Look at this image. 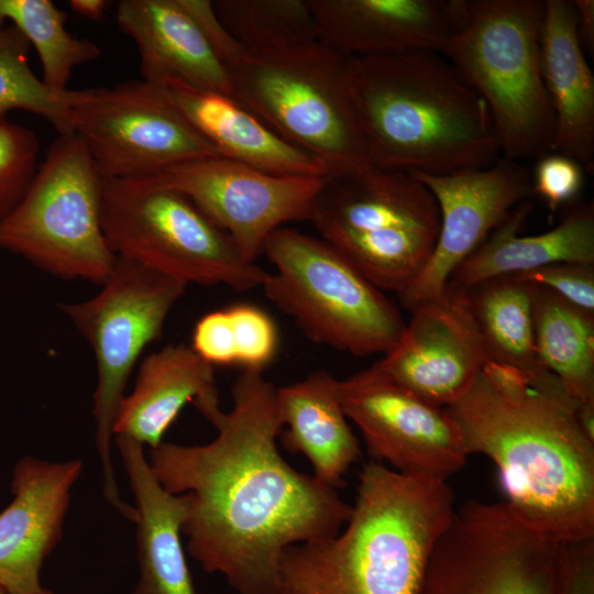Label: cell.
I'll return each mask as SVG.
<instances>
[{
	"label": "cell",
	"instance_id": "cell-39",
	"mask_svg": "<svg viewBox=\"0 0 594 594\" xmlns=\"http://www.w3.org/2000/svg\"><path fill=\"white\" fill-rule=\"evenodd\" d=\"M0 594H4V593L0 590ZM40 594H55V593L52 592L50 588L43 587Z\"/></svg>",
	"mask_w": 594,
	"mask_h": 594
},
{
	"label": "cell",
	"instance_id": "cell-14",
	"mask_svg": "<svg viewBox=\"0 0 594 594\" xmlns=\"http://www.w3.org/2000/svg\"><path fill=\"white\" fill-rule=\"evenodd\" d=\"M189 197L255 263L268 235L310 220L326 177L277 175L222 157L196 160L148 177Z\"/></svg>",
	"mask_w": 594,
	"mask_h": 594
},
{
	"label": "cell",
	"instance_id": "cell-36",
	"mask_svg": "<svg viewBox=\"0 0 594 594\" xmlns=\"http://www.w3.org/2000/svg\"><path fill=\"white\" fill-rule=\"evenodd\" d=\"M561 594H594V538L564 544Z\"/></svg>",
	"mask_w": 594,
	"mask_h": 594
},
{
	"label": "cell",
	"instance_id": "cell-30",
	"mask_svg": "<svg viewBox=\"0 0 594 594\" xmlns=\"http://www.w3.org/2000/svg\"><path fill=\"white\" fill-rule=\"evenodd\" d=\"M215 11L245 50L267 52L318 41L308 0H218Z\"/></svg>",
	"mask_w": 594,
	"mask_h": 594
},
{
	"label": "cell",
	"instance_id": "cell-10",
	"mask_svg": "<svg viewBox=\"0 0 594 594\" xmlns=\"http://www.w3.org/2000/svg\"><path fill=\"white\" fill-rule=\"evenodd\" d=\"M187 284L130 258L118 256L102 289L80 302L59 304L91 346L97 363L92 415L105 499L133 522L136 512L123 502L114 475L111 442L118 408L143 351L161 338L167 316Z\"/></svg>",
	"mask_w": 594,
	"mask_h": 594
},
{
	"label": "cell",
	"instance_id": "cell-9",
	"mask_svg": "<svg viewBox=\"0 0 594 594\" xmlns=\"http://www.w3.org/2000/svg\"><path fill=\"white\" fill-rule=\"evenodd\" d=\"M102 183L82 140L58 135L22 199L0 219V250L53 276L102 285L118 258L102 230Z\"/></svg>",
	"mask_w": 594,
	"mask_h": 594
},
{
	"label": "cell",
	"instance_id": "cell-15",
	"mask_svg": "<svg viewBox=\"0 0 594 594\" xmlns=\"http://www.w3.org/2000/svg\"><path fill=\"white\" fill-rule=\"evenodd\" d=\"M410 174L433 195L440 216L438 238L427 264L398 295L400 304L411 311L447 287L454 270L517 205L529 199L532 189L528 169L505 157L481 169Z\"/></svg>",
	"mask_w": 594,
	"mask_h": 594
},
{
	"label": "cell",
	"instance_id": "cell-26",
	"mask_svg": "<svg viewBox=\"0 0 594 594\" xmlns=\"http://www.w3.org/2000/svg\"><path fill=\"white\" fill-rule=\"evenodd\" d=\"M338 380L320 369L306 378L277 388V411L283 447L302 453L311 463L312 476L323 485L340 488L344 475L361 457L338 396Z\"/></svg>",
	"mask_w": 594,
	"mask_h": 594
},
{
	"label": "cell",
	"instance_id": "cell-27",
	"mask_svg": "<svg viewBox=\"0 0 594 594\" xmlns=\"http://www.w3.org/2000/svg\"><path fill=\"white\" fill-rule=\"evenodd\" d=\"M532 316L539 366L580 404L594 407V314L532 285Z\"/></svg>",
	"mask_w": 594,
	"mask_h": 594
},
{
	"label": "cell",
	"instance_id": "cell-33",
	"mask_svg": "<svg viewBox=\"0 0 594 594\" xmlns=\"http://www.w3.org/2000/svg\"><path fill=\"white\" fill-rule=\"evenodd\" d=\"M233 344L235 364L243 369L263 370L275 356L278 333L272 318L262 309L239 304L227 308Z\"/></svg>",
	"mask_w": 594,
	"mask_h": 594
},
{
	"label": "cell",
	"instance_id": "cell-4",
	"mask_svg": "<svg viewBox=\"0 0 594 594\" xmlns=\"http://www.w3.org/2000/svg\"><path fill=\"white\" fill-rule=\"evenodd\" d=\"M348 74L371 165L449 175L502 157L486 103L440 53L351 57Z\"/></svg>",
	"mask_w": 594,
	"mask_h": 594
},
{
	"label": "cell",
	"instance_id": "cell-32",
	"mask_svg": "<svg viewBox=\"0 0 594 594\" xmlns=\"http://www.w3.org/2000/svg\"><path fill=\"white\" fill-rule=\"evenodd\" d=\"M40 142L26 127L0 116V219L22 199L38 164Z\"/></svg>",
	"mask_w": 594,
	"mask_h": 594
},
{
	"label": "cell",
	"instance_id": "cell-19",
	"mask_svg": "<svg viewBox=\"0 0 594 594\" xmlns=\"http://www.w3.org/2000/svg\"><path fill=\"white\" fill-rule=\"evenodd\" d=\"M116 19L136 44L143 80L233 96L226 64L182 0H121Z\"/></svg>",
	"mask_w": 594,
	"mask_h": 594
},
{
	"label": "cell",
	"instance_id": "cell-5",
	"mask_svg": "<svg viewBox=\"0 0 594 594\" xmlns=\"http://www.w3.org/2000/svg\"><path fill=\"white\" fill-rule=\"evenodd\" d=\"M441 55L486 103L502 157L551 152L554 113L541 70L542 0L446 1Z\"/></svg>",
	"mask_w": 594,
	"mask_h": 594
},
{
	"label": "cell",
	"instance_id": "cell-18",
	"mask_svg": "<svg viewBox=\"0 0 594 594\" xmlns=\"http://www.w3.org/2000/svg\"><path fill=\"white\" fill-rule=\"evenodd\" d=\"M84 470L79 459L51 462L22 457L11 480L12 499L0 513V590L40 594L41 571L58 546L72 490Z\"/></svg>",
	"mask_w": 594,
	"mask_h": 594
},
{
	"label": "cell",
	"instance_id": "cell-34",
	"mask_svg": "<svg viewBox=\"0 0 594 594\" xmlns=\"http://www.w3.org/2000/svg\"><path fill=\"white\" fill-rule=\"evenodd\" d=\"M510 276L543 286L570 304L594 314V264L554 263Z\"/></svg>",
	"mask_w": 594,
	"mask_h": 594
},
{
	"label": "cell",
	"instance_id": "cell-37",
	"mask_svg": "<svg viewBox=\"0 0 594 594\" xmlns=\"http://www.w3.org/2000/svg\"><path fill=\"white\" fill-rule=\"evenodd\" d=\"M576 15V32L584 53L594 50V1L573 0Z\"/></svg>",
	"mask_w": 594,
	"mask_h": 594
},
{
	"label": "cell",
	"instance_id": "cell-16",
	"mask_svg": "<svg viewBox=\"0 0 594 594\" xmlns=\"http://www.w3.org/2000/svg\"><path fill=\"white\" fill-rule=\"evenodd\" d=\"M490 360L465 290L447 285L411 310L397 343L373 365L418 397L447 408Z\"/></svg>",
	"mask_w": 594,
	"mask_h": 594
},
{
	"label": "cell",
	"instance_id": "cell-24",
	"mask_svg": "<svg viewBox=\"0 0 594 594\" xmlns=\"http://www.w3.org/2000/svg\"><path fill=\"white\" fill-rule=\"evenodd\" d=\"M113 442L135 501L140 576L133 594H197L180 541L184 496L158 484L142 444L125 436Z\"/></svg>",
	"mask_w": 594,
	"mask_h": 594
},
{
	"label": "cell",
	"instance_id": "cell-20",
	"mask_svg": "<svg viewBox=\"0 0 594 594\" xmlns=\"http://www.w3.org/2000/svg\"><path fill=\"white\" fill-rule=\"evenodd\" d=\"M318 40L351 57L442 52L450 29L442 0H308Z\"/></svg>",
	"mask_w": 594,
	"mask_h": 594
},
{
	"label": "cell",
	"instance_id": "cell-13",
	"mask_svg": "<svg viewBox=\"0 0 594 594\" xmlns=\"http://www.w3.org/2000/svg\"><path fill=\"white\" fill-rule=\"evenodd\" d=\"M337 389L373 461L403 474L441 480L465 465L469 453L447 409L399 386L373 364L338 380Z\"/></svg>",
	"mask_w": 594,
	"mask_h": 594
},
{
	"label": "cell",
	"instance_id": "cell-22",
	"mask_svg": "<svg viewBox=\"0 0 594 594\" xmlns=\"http://www.w3.org/2000/svg\"><path fill=\"white\" fill-rule=\"evenodd\" d=\"M532 202L517 205L507 218L452 273L448 285L465 289L484 279L529 272L554 263L594 264L593 202H573L552 229L522 235Z\"/></svg>",
	"mask_w": 594,
	"mask_h": 594
},
{
	"label": "cell",
	"instance_id": "cell-38",
	"mask_svg": "<svg viewBox=\"0 0 594 594\" xmlns=\"http://www.w3.org/2000/svg\"><path fill=\"white\" fill-rule=\"evenodd\" d=\"M107 1L105 0H72L69 2L70 8L78 14L92 20H99L102 18Z\"/></svg>",
	"mask_w": 594,
	"mask_h": 594
},
{
	"label": "cell",
	"instance_id": "cell-21",
	"mask_svg": "<svg viewBox=\"0 0 594 594\" xmlns=\"http://www.w3.org/2000/svg\"><path fill=\"white\" fill-rule=\"evenodd\" d=\"M187 403L209 421L222 411L213 365L190 345L169 343L142 360L134 387L118 408L113 435L156 448Z\"/></svg>",
	"mask_w": 594,
	"mask_h": 594
},
{
	"label": "cell",
	"instance_id": "cell-6",
	"mask_svg": "<svg viewBox=\"0 0 594 594\" xmlns=\"http://www.w3.org/2000/svg\"><path fill=\"white\" fill-rule=\"evenodd\" d=\"M233 96L328 177L371 166L354 108L348 58L319 40L277 51L244 47L228 63Z\"/></svg>",
	"mask_w": 594,
	"mask_h": 594
},
{
	"label": "cell",
	"instance_id": "cell-7",
	"mask_svg": "<svg viewBox=\"0 0 594 594\" xmlns=\"http://www.w3.org/2000/svg\"><path fill=\"white\" fill-rule=\"evenodd\" d=\"M263 254L275 267L262 285L267 299L314 343L367 356L399 340L398 308L323 239L280 227Z\"/></svg>",
	"mask_w": 594,
	"mask_h": 594
},
{
	"label": "cell",
	"instance_id": "cell-29",
	"mask_svg": "<svg viewBox=\"0 0 594 594\" xmlns=\"http://www.w3.org/2000/svg\"><path fill=\"white\" fill-rule=\"evenodd\" d=\"M67 14L51 0H0V29L11 22L35 48L43 82L67 90L73 69L100 56L97 44L74 37L66 29Z\"/></svg>",
	"mask_w": 594,
	"mask_h": 594
},
{
	"label": "cell",
	"instance_id": "cell-11",
	"mask_svg": "<svg viewBox=\"0 0 594 594\" xmlns=\"http://www.w3.org/2000/svg\"><path fill=\"white\" fill-rule=\"evenodd\" d=\"M564 543L506 502L470 501L438 539L419 594H561Z\"/></svg>",
	"mask_w": 594,
	"mask_h": 594
},
{
	"label": "cell",
	"instance_id": "cell-3",
	"mask_svg": "<svg viewBox=\"0 0 594 594\" xmlns=\"http://www.w3.org/2000/svg\"><path fill=\"white\" fill-rule=\"evenodd\" d=\"M454 510L447 480L403 474L371 460L341 531L282 552V594H419Z\"/></svg>",
	"mask_w": 594,
	"mask_h": 594
},
{
	"label": "cell",
	"instance_id": "cell-12",
	"mask_svg": "<svg viewBox=\"0 0 594 594\" xmlns=\"http://www.w3.org/2000/svg\"><path fill=\"white\" fill-rule=\"evenodd\" d=\"M73 120L105 179L148 178L178 164L220 157L167 90L143 79L81 90Z\"/></svg>",
	"mask_w": 594,
	"mask_h": 594
},
{
	"label": "cell",
	"instance_id": "cell-25",
	"mask_svg": "<svg viewBox=\"0 0 594 594\" xmlns=\"http://www.w3.org/2000/svg\"><path fill=\"white\" fill-rule=\"evenodd\" d=\"M165 89L185 119L220 157L277 175L328 177L319 160L280 136L234 96Z\"/></svg>",
	"mask_w": 594,
	"mask_h": 594
},
{
	"label": "cell",
	"instance_id": "cell-17",
	"mask_svg": "<svg viewBox=\"0 0 594 594\" xmlns=\"http://www.w3.org/2000/svg\"><path fill=\"white\" fill-rule=\"evenodd\" d=\"M321 239L340 251L439 232L438 205L410 173L373 165L326 177L310 220Z\"/></svg>",
	"mask_w": 594,
	"mask_h": 594
},
{
	"label": "cell",
	"instance_id": "cell-1",
	"mask_svg": "<svg viewBox=\"0 0 594 594\" xmlns=\"http://www.w3.org/2000/svg\"><path fill=\"white\" fill-rule=\"evenodd\" d=\"M276 394L263 370L244 369L232 386V409L211 421L212 441L148 449L158 484L184 496L188 553L238 594H282V552L337 536L352 513L337 490L280 455Z\"/></svg>",
	"mask_w": 594,
	"mask_h": 594
},
{
	"label": "cell",
	"instance_id": "cell-35",
	"mask_svg": "<svg viewBox=\"0 0 594 594\" xmlns=\"http://www.w3.org/2000/svg\"><path fill=\"white\" fill-rule=\"evenodd\" d=\"M583 178L580 163L569 156L550 152L538 158L531 179L532 194L540 196L554 212L574 202L582 190Z\"/></svg>",
	"mask_w": 594,
	"mask_h": 594
},
{
	"label": "cell",
	"instance_id": "cell-2",
	"mask_svg": "<svg viewBox=\"0 0 594 594\" xmlns=\"http://www.w3.org/2000/svg\"><path fill=\"white\" fill-rule=\"evenodd\" d=\"M466 451L488 457L508 506L565 543L594 538V438L557 376L487 361L446 408Z\"/></svg>",
	"mask_w": 594,
	"mask_h": 594
},
{
	"label": "cell",
	"instance_id": "cell-31",
	"mask_svg": "<svg viewBox=\"0 0 594 594\" xmlns=\"http://www.w3.org/2000/svg\"><path fill=\"white\" fill-rule=\"evenodd\" d=\"M31 44L13 25L0 29V116L24 110L47 120L58 135L74 133L73 107L81 90H54L29 64Z\"/></svg>",
	"mask_w": 594,
	"mask_h": 594
},
{
	"label": "cell",
	"instance_id": "cell-8",
	"mask_svg": "<svg viewBox=\"0 0 594 594\" xmlns=\"http://www.w3.org/2000/svg\"><path fill=\"white\" fill-rule=\"evenodd\" d=\"M101 223L117 256L187 285L246 292L262 287L270 274L189 197L153 178H103Z\"/></svg>",
	"mask_w": 594,
	"mask_h": 594
},
{
	"label": "cell",
	"instance_id": "cell-28",
	"mask_svg": "<svg viewBox=\"0 0 594 594\" xmlns=\"http://www.w3.org/2000/svg\"><path fill=\"white\" fill-rule=\"evenodd\" d=\"M464 290L490 359L522 371L540 369L534 338L532 285L506 275Z\"/></svg>",
	"mask_w": 594,
	"mask_h": 594
},
{
	"label": "cell",
	"instance_id": "cell-23",
	"mask_svg": "<svg viewBox=\"0 0 594 594\" xmlns=\"http://www.w3.org/2000/svg\"><path fill=\"white\" fill-rule=\"evenodd\" d=\"M540 48L542 78L554 113L551 152L590 170L594 162V76L578 36L572 1H544Z\"/></svg>",
	"mask_w": 594,
	"mask_h": 594
}]
</instances>
